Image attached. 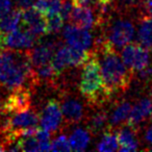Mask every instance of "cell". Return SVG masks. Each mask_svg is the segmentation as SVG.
I'll use <instances>...</instances> for the list:
<instances>
[{"label": "cell", "mask_w": 152, "mask_h": 152, "mask_svg": "<svg viewBox=\"0 0 152 152\" xmlns=\"http://www.w3.org/2000/svg\"><path fill=\"white\" fill-rule=\"evenodd\" d=\"M145 140L150 144V145H152V126H150L149 128L147 129V131H146Z\"/></svg>", "instance_id": "obj_32"}, {"label": "cell", "mask_w": 152, "mask_h": 152, "mask_svg": "<svg viewBox=\"0 0 152 152\" xmlns=\"http://www.w3.org/2000/svg\"><path fill=\"white\" fill-rule=\"evenodd\" d=\"M79 91L91 103H98L107 97L104 90L100 64L96 54H92L83 64Z\"/></svg>", "instance_id": "obj_3"}, {"label": "cell", "mask_w": 152, "mask_h": 152, "mask_svg": "<svg viewBox=\"0 0 152 152\" xmlns=\"http://www.w3.org/2000/svg\"><path fill=\"white\" fill-rule=\"evenodd\" d=\"M137 41L147 50L152 49V18L144 16L137 30Z\"/></svg>", "instance_id": "obj_17"}, {"label": "cell", "mask_w": 152, "mask_h": 152, "mask_svg": "<svg viewBox=\"0 0 152 152\" xmlns=\"http://www.w3.org/2000/svg\"><path fill=\"white\" fill-rule=\"evenodd\" d=\"M144 12H145L147 17L152 18V0H145L143 3Z\"/></svg>", "instance_id": "obj_30"}, {"label": "cell", "mask_w": 152, "mask_h": 152, "mask_svg": "<svg viewBox=\"0 0 152 152\" xmlns=\"http://www.w3.org/2000/svg\"><path fill=\"white\" fill-rule=\"evenodd\" d=\"M31 105V93L27 88H18L13 90L3 100V116H9L12 114L22 112L30 107Z\"/></svg>", "instance_id": "obj_6"}, {"label": "cell", "mask_w": 152, "mask_h": 152, "mask_svg": "<svg viewBox=\"0 0 152 152\" xmlns=\"http://www.w3.org/2000/svg\"><path fill=\"white\" fill-rule=\"evenodd\" d=\"M121 3H122L123 5H125V7H135L137 4H139V2L141 1V0H119Z\"/></svg>", "instance_id": "obj_31"}, {"label": "cell", "mask_w": 152, "mask_h": 152, "mask_svg": "<svg viewBox=\"0 0 152 152\" xmlns=\"http://www.w3.org/2000/svg\"><path fill=\"white\" fill-rule=\"evenodd\" d=\"M150 115H151V118H152V110H151V114H150Z\"/></svg>", "instance_id": "obj_35"}, {"label": "cell", "mask_w": 152, "mask_h": 152, "mask_svg": "<svg viewBox=\"0 0 152 152\" xmlns=\"http://www.w3.org/2000/svg\"><path fill=\"white\" fill-rule=\"evenodd\" d=\"M65 20L59 13L52 14L46 17V31L47 34H57L64 27Z\"/></svg>", "instance_id": "obj_25"}, {"label": "cell", "mask_w": 152, "mask_h": 152, "mask_svg": "<svg viewBox=\"0 0 152 152\" xmlns=\"http://www.w3.org/2000/svg\"><path fill=\"white\" fill-rule=\"evenodd\" d=\"M18 145H19L20 151H40L38 140L36 137V132L32 134L22 135L18 139Z\"/></svg>", "instance_id": "obj_24"}, {"label": "cell", "mask_w": 152, "mask_h": 152, "mask_svg": "<svg viewBox=\"0 0 152 152\" xmlns=\"http://www.w3.org/2000/svg\"><path fill=\"white\" fill-rule=\"evenodd\" d=\"M38 37L32 34L27 29H15L4 36L0 48L12 49H29L34 46L38 41Z\"/></svg>", "instance_id": "obj_9"}, {"label": "cell", "mask_w": 152, "mask_h": 152, "mask_svg": "<svg viewBox=\"0 0 152 152\" xmlns=\"http://www.w3.org/2000/svg\"><path fill=\"white\" fill-rule=\"evenodd\" d=\"M34 0H16V5L20 11H24L34 7Z\"/></svg>", "instance_id": "obj_29"}, {"label": "cell", "mask_w": 152, "mask_h": 152, "mask_svg": "<svg viewBox=\"0 0 152 152\" xmlns=\"http://www.w3.org/2000/svg\"><path fill=\"white\" fill-rule=\"evenodd\" d=\"M152 110V100L149 98H144L141 99L139 102L131 106V110L129 113L128 119H127V124L137 128L146 118L150 116Z\"/></svg>", "instance_id": "obj_13"}, {"label": "cell", "mask_w": 152, "mask_h": 152, "mask_svg": "<svg viewBox=\"0 0 152 152\" xmlns=\"http://www.w3.org/2000/svg\"><path fill=\"white\" fill-rule=\"evenodd\" d=\"M56 48L57 44L55 41H47L43 44L32 47L31 50L28 51V56H29L32 67L34 68L44 65V64L50 63Z\"/></svg>", "instance_id": "obj_12"}, {"label": "cell", "mask_w": 152, "mask_h": 152, "mask_svg": "<svg viewBox=\"0 0 152 152\" xmlns=\"http://www.w3.org/2000/svg\"><path fill=\"white\" fill-rule=\"evenodd\" d=\"M61 115L68 124H76L83 118V106L78 100L74 98L64 99L61 106Z\"/></svg>", "instance_id": "obj_14"}, {"label": "cell", "mask_w": 152, "mask_h": 152, "mask_svg": "<svg viewBox=\"0 0 152 152\" xmlns=\"http://www.w3.org/2000/svg\"><path fill=\"white\" fill-rule=\"evenodd\" d=\"M108 121L107 113L104 110H99L91 117L89 122V129L94 133H97L101 130H104Z\"/></svg>", "instance_id": "obj_22"}, {"label": "cell", "mask_w": 152, "mask_h": 152, "mask_svg": "<svg viewBox=\"0 0 152 152\" xmlns=\"http://www.w3.org/2000/svg\"><path fill=\"white\" fill-rule=\"evenodd\" d=\"M21 22L25 26V29L38 38L47 34L46 18L34 7L21 11Z\"/></svg>", "instance_id": "obj_11"}, {"label": "cell", "mask_w": 152, "mask_h": 152, "mask_svg": "<svg viewBox=\"0 0 152 152\" xmlns=\"http://www.w3.org/2000/svg\"><path fill=\"white\" fill-rule=\"evenodd\" d=\"M50 151H71L69 140L65 134H61L51 142Z\"/></svg>", "instance_id": "obj_27"}, {"label": "cell", "mask_w": 152, "mask_h": 152, "mask_svg": "<svg viewBox=\"0 0 152 152\" xmlns=\"http://www.w3.org/2000/svg\"><path fill=\"white\" fill-rule=\"evenodd\" d=\"M3 116V100L0 95V117Z\"/></svg>", "instance_id": "obj_33"}, {"label": "cell", "mask_w": 152, "mask_h": 152, "mask_svg": "<svg viewBox=\"0 0 152 152\" xmlns=\"http://www.w3.org/2000/svg\"><path fill=\"white\" fill-rule=\"evenodd\" d=\"M0 135H2V129H1V124H0Z\"/></svg>", "instance_id": "obj_34"}, {"label": "cell", "mask_w": 152, "mask_h": 152, "mask_svg": "<svg viewBox=\"0 0 152 152\" xmlns=\"http://www.w3.org/2000/svg\"><path fill=\"white\" fill-rule=\"evenodd\" d=\"M34 67L28 51L21 49L0 48V86L15 90L27 83H36Z\"/></svg>", "instance_id": "obj_1"}, {"label": "cell", "mask_w": 152, "mask_h": 152, "mask_svg": "<svg viewBox=\"0 0 152 152\" xmlns=\"http://www.w3.org/2000/svg\"><path fill=\"white\" fill-rule=\"evenodd\" d=\"M61 0H34V7L45 17L59 13Z\"/></svg>", "instance_id": "obj_19"}, {"label": "cell", "mask_w": 152, "mask_h": 152, "mask_svg": "<svg viewBox=\"0 0 152 152\" xmlns=\"http://www.w3.org/2000/svg\"><path fill=\"white\" fill-rule=\"evenodd\" d=\"M98 151H117L119 150L118 137L117 133L112 130H107L104 132L102 139L97 145Z\"/></svg>", "instance_id": "obj_21"}, {"label": "cell", "mask_w": 152, "mask_h": 152, "mask_svg": "<svg viewBox=\"0 0 152 152\" xmlns=\"http://www.w3.org/2000/svg\"><path fill=\"white\" fill-rule=\"evenodd\" d=\"M72 9H73V3H72V1H70V0H61L59 15L63 17V19L65 20V21L66 20H69Z\"/></svg>", "instance_id": "obj_28"}, {"label": "cell", "mask_w": 152, "mask_h": 152, "mask_svg": "<svg viewBox=\"0 0 152 152\" xmlns=\"http://www.w3.org/2000/svg\"><path fill=\"white\" fill-rule=\"evenodd\" d=\"M90 140L89 131L83 128H76L69 139L70 148L74 151H85L89 146Z\"/></svg>", "instance_id": "obj_18"}, {"label": "cell", "mask_w": 152, "mask_h": 152, "mask_svg": "<svg viewBox=\"0 0 152 152\" xmlns=\"http://www.w3.org/2000/svg\"><path fill=\"white\" fill-rule=\"evenodd\" d=\"M134 37V25L129 20H117L107 31L106 40L114 47L122 48L131 42Z\"/></svg>", "instance_id": "obj_5"}, {"label": "cell", "mask_w": 152, "mask_h": 152, "mask_svg": "<svg viewBox=\"0 0 152 152\" xmlns=\"http://www.w3.org/2000/svg\"><path fill=\"white\" fill-rule=\"evenodd\" d=\"M137 128L127 124L126 127H123L117 132L118 137L119 150L122 152L135 151L139 149V141H137Z\"/></svg>", "instance_id": "obj_15"}, {"label": "cell", "mask_w": 152, "mask_h": 152, "mask_svg": "<svg viewBox=\"0 0 152 152\" xmlns=\"http://www.w3.org/2000/svg\"><path fill=\"white\" fill-rule=\"evenodd\" d=\"M131 110V104L128 101H123L121 102L119 105H117V107L114 110V112L112 113L110 119V123L112 126H117L120 125L121 123H123L124 121L127 120L129 116V113Z\"/></svg>", "instance_id": "obj_20"}, {"label": "cell", "mask_w": 152, "mask_h": 152, "mask_svg": "<svg viewBox=\"0 0 152 152\" xmlns=\"http://www.w3.org/2000/svg\"><path fill=\"white\" fill-rule=\"evenodd\" d=\"M63 37L69 46L88 50L93 44V37L86 28L75 25H67L63 30Z\"/></svg>", "instance_id": "obj_10"}, {"label": "cell", "mask_w": 152, "mask_h": 152, "mask_svg": "<svg viewBox=\"0 0 152 152\" xmlns=\"http://www.w3.org/2000/svg\"><path fill=\"white\" fill-rule=\"evenodd\" d=\"M121 56L125 66L132 72H139L150 65L149 50L137 43H128L125 45Z\"/></svg>", "instance_id": "obj_4"}, {"label": "cell", "mask_w": 152, "mask_h": 152, "mask_svg": "<svg viewBox=\"0 0 152 152\" xmlns=\"http://www.w3.org/2000/svg\"><path fill=\"white\" fill-rule=\"evenodd\" d=\"M151 150H152V148H151Z\"/></svg>", "instance_id": "obj_36"}, {"label": "cell", "mask_w": 152, "mask_h": 152, "mask_svg": "<svg viewBox=\"0 0 152 152\" xmlns=\"http://www.w3.org/2000/svg\"><path fill=\"white\" fill-rule=\"evenodd\" d=\"M20 22H21V11L19 9L10 11L0 19V47L4 36L17 29Z\"/></svg>", "instance_id": "obj_16"}, {"label": "cell", "mask_w": 152, "mask_h": 152, "mask_svg": "<svg viewBox=\"0 0 152 152\" xmlns=\"http://www.w3.org/2000/svg\"><path fill=\"white\" fill-rule=\"evenodd\" d=\"M69 21L72 25H75L77 27L92 29L96 25L101 24L103 22V18L99 14L96 16L92 7H75V9H72Z\"/></svg>", "instance_id": "obj_8"}, {"label": "cell", "mask_w": 152, "mask_h": 152, "mask_svg": "<svg viewBox=\"0 0 152 152\" xmlns=\"http://www.w3.org/2000/svg\"><path fill=\"white\" fill-rule=\"evenodd\" d=\"M39 122L43 129L48 132H55L63 121V115L58 101L55 99L49 100L42 112L39 114Z\"/></svg>", "instance_id": "obj_7"}, {"label": "cell", "mask_w": 152, "mask_h": 152, "mask_svg": "<svg viewBox=\"0 0 152 152\" xmlns=\"http://www.w3.org/2000/svg\"><path fill=\"white\" fill-rule=\"evenodd\" d=\"M34 76H36L37 81L39 79H42V80H51V79H54L55 77L58 76L56 72H55L51 61L50 63L44 64V65L38 66V67H34Z\"/></svg>", "instance_id": "obj_23"}, {"label": "cell", "mask_w": 152, "mask_h": 152, "mask_svg": "<svg viewBox=\"0 0 152 152\" xmlns=\"http://www.w3.org/2000/svg\"><path fill=\"white\" fill-rule=\"evenodd\" d=\"M36 137L38 140L40 151H50L51 140H50V133L48 131L43 128L37 129Z\"/></svg>", "instance_id": "obj_26"}, {"label": "cell", "mask_w": 152, "mask_h": 152, "mask_svg": "<svg viewBox=\"0 0 152 152\" xmlns=\"http://www.w3.org/2000/svg\"><path fill=\"white\" fill-rule=\"evenodd\" d=\"M97 52L100 55L98 61L106 95L112 96L115 93L125 91L130 83L131 73L115 50V47L107 40H100L97 45Z\"/></svg>", "instance_id": "obj_2"}]
</instances>
